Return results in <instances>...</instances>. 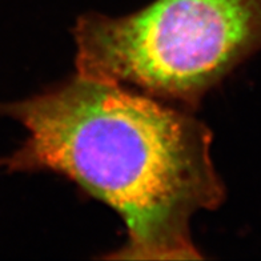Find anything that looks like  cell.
<instances>
[{"instance_id": "2", "label": "cell", "mask_w": 261, "mask_h": 261, "mask_svg": "<svg viewBox=\"0 0 261 261\" xmlns=\"http://www.w3.org/2000/svg\"><path fill=\"white\" fill-rule=\"evenodd\" d=\"M72 35L77 73L191 111L261 51V0H153L123 16L83 15Z\"/></svg>"}, {"instance_id": "1", "label": "cell", "mask_w": 261, "mask_h": 261, "mask_svg": "<svg viewBox=\"0 0 261 261\" xmlns=\"http://www.w3.org/2000/svg\"><path fill=\"white\" fill-rule=\"evenodd\" d=\"M0 115L27 129L0 168L60 175L120 216L125 241L104 258H203L191 220L219 208L225 187L211 158L212 132L191 111L76 72L44 92L0 103Z\"/></svg>"}]
</instances>
